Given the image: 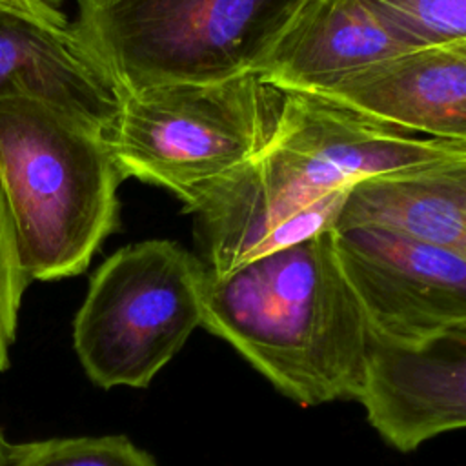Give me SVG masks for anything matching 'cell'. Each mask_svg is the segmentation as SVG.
<instances>
[{"label": "cell", "instance_id": "6da1fadb", "mask_svg": "<svg viewBox=\"0 0 466 466\" xmlns=\"http://www.w3.org/2000/svg\"><path fill=\"white\" fill-rule=\"evenodd\" d=\"M200 308V328L293 402L357 399L371 331L339 266L331 229L220 279L204 271Z\"/></svg>", "mask_w": 466, "mask_h": 466}, {"label": "cell", "instance_id": "7a4b0ae2", "mask_svg": "<svg viewBox=\"0 0 466 466\" xmlns=\"http://www.w3.org/2000/svg\"><path fill=\"white\" fill-rule=\"evenodd\" d=\"M104 133L35 98H0V189L29 280L80 275L118 222Z\"/></svg>", "mask_w": 466, "mask_h": 466}, {"label": "cell", "instance_id": "3957f363", "mask_svg": "<svg viewBox=\"0 0 466 466\" xmlns=\"http://www.w3.org/2000/svg\"><path fill=\"white\" fill-rule=\"evenodd\" d=\"M311 0H76L69 24L122 95L257 75Z\"/></svg>", "mask_w": 466, "mask_h": 466}, {"label": "cell", "instance_id": "277c9868", "mask_svg": "<svg viewBox=\"0 0 466 466\" xmlns=\"http://www.w3.org/2000/svg\"><path fill=\"white\" fill-rule=\"evenodd\" d=\"M286 93L257 75L122 95L104 135L122 177L171 191L187 213L271 144Z\"/></svg>", "mask_w": 466, "mask_h": 466}, {"label": "cell", "instance_id": "5b68a950", "mask_svg": "<svg viewBox=\"0 0 466 466\" xmlns=\"http://www.w3.org/2000/svg\"><path fill=\"white\" fill-rule=\"evenodd\" d=\"M204 268L173 240H142L91 275L73 320V348L98 388H147L200 328Z\"/></svg>", "mask_w": 466, "mask_h": 466}, {"label": "cell", "instance_id": "8992f818", "mask_svg": "<svg viewBox=\"0 0 466 466\" xmlns=\"http://www.w3.org/2000/svg\"><path fill=\"white\" fill-rule=\"evenodd\" d=\"M258 160L289 193L317 200L373 175L466 160V142L428 138L319 96L286 93L279 129Z\"/></svg>", "mask_w": 466, "mask_h": 466}, {"label": "cell", "instance_id": "52a82bcc", "mask_svg": "<svg viewBox=\"0 0 466 466\" xmlns=\"http://www.w3.org/2000/svg\"><path fill=\"white\" fill-rule=\"evenodd\" d=\"M331 238L371 335L417 344L466 328V253L370 228Z\"/></svg>", "mask_w": 466, "mask_h": 466}, {"label": "cell", "instance_id": "ba28073f", "mask_svg": "<svg viewBox=\"0 0 466 466\" xmlns=\"http://www.w3.org/2000/svg\"><path fill=\"white\" fill-rule=\"evenodd\" d=\"M355 400L380 439L400 453L464 428L466 328L417 344L370 335Z\"/></svg>", "mask_w": 466, "mask_h": 466}, {"label": "cell", "instance_id": "9c48e42d", "mask_svg": "<svg viewBox=\"0 0 466 466\" xmlns=\"http://www.w3.org/2000/svg\"><path fill=\"white\" fill-rule=\"evenodd\" d=\"M346 189L306 202L282 187L257 157L187 211L195 217L197 258L209 277L220 279L249 260L328 231Z\"/></svg>", "mask_w": 466, "mask_h": 466}, {"label": "cell", "instance_id": "30bf717a", "mask_svg": "<svg viewBox=\"0 0 466 466\" xmlns=\"http://www.w3.org/2000/svg\"><path fill=\"white\" fill-rule=\"evenodd\" d=\"M311 96L402 131L466 142V42L404 51Z\"/></svg>", "mask_w": 466, "mask_h": 466}, {"label": "cell", "instance_id": "8fae6325", "mask_svg": "<svg viewBox=\"0 0 466 466\" xmlns=\"http://www.w3.org/2000/svg\"><path fill=\"white\" fill-rule=\"evenodd\" d=\"M419 49L366 0H311L257 76L282 93L320 95L371 64Z\"/></svg>", "mask_w": 466, "mask_h": 466}, {"label": "cell", "instance_id": "7c38bea8", "mask_svg": "<svg viewBox=\"0 0 466 466\" xmlns=\"http://www.w3.org/2000/svg\"><path fill=\"white\" fill-rule=\"evenodd\" d=\"M0 98L53 104L106 135L122 93L69 25H44L0 7Z\"/></svg>", "mask_w": 466, "mask_h": 466}, {"label": "cell", "instance_id": "4fadbf2b", "mask_svg": "<svg viewBox=\"0 0 466 466\" xmlns=\"http://www.w3.org/2000/svg\"><path fill=\"white\" fill-rule=\"evenodd\" d=\"M370 228L466 253V160H448L353 182L333 231Z\"/></svg>", "mask_w": 466, "mask_h": 466}, {"label": "cell", "instance_id": "5bb4252c", "mask_svg": "<svg viewBox=\"0 0 466 466\" xmlns=\"http://www.w3.org/2000/svg\"><path fill=\"white\" fill-rule=\"evenodd\" d=\"M4 466H158L126 435L58 437L13 444Z\"/></svg>", "mask_w": 466, "mask_h": 466}, {"label": "cell", "instance_id": "9a60e30c", "mask_svg": "<svg viewBox=\"0 0 466 466\" xmlns=\"http://www.w3.org/2000/svg\"><path fill=\"white\" fill-rule=\"evenodd\" d=\"M415 47L466 42V0H366Z\"/></svg>", "mask_w": 466, "mask_h": 466}, {"label": "cell", "instance_id": "2e32d148", "mask_svg": "<svg viewBox=\"0 0 466 466\" xmlns=\"http://www.w3.org/2000/svg\"><path fill=\"white\" fill-rule=\"evenodd\" d=\"M29 279L20 264L13 222L0 189V371L11 364L18 315Z\"/></svg>", "mask_w": 466, "mask_h": 466}, {"label": "cell", "instance_id": "e0dca14e", "mask_svg": "<svg viewBox=\"0 0 466 466\" xmlns=\"http://www.w3.org/2000/svg\"><path fill=\"white\" fill-rule=\"evenodd\" d=\"M0 7L51 27H67V16L49 0H0Z\"/></svg>", "mask_w": 466, "mask_h": 466}, {"label": "cell", "instance_id": "ac0fdd59", "mask_svg": "<svg viewBox=\"0 0 466 466\" xmlns=\"http://www.w3.org/2000/svg\"><path fill=\"white\" fill-rule=\"evenodd\" d=\"M9 448H11V442L7 441L4 430L0 428V466H4V462L7 461V455H9Z\"/></svg>", "mask_w": 466, "mask_h": 466}]
</instances>
